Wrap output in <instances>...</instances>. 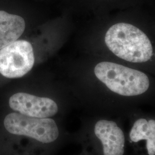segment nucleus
<instances>
[{
  "label": "nucleus",
  "instance_id": "1",
  "mask_svg": "<svg viewBox=\"0 0 155 155\" xmlns=\"http://www.w3.org/2000/svg\"><path fill=\"white\" fill-rule=\"evenodd\" d=\"M105 43L117 56L132 63L148 61L153 48L148 36L140 29L127 23L113 25L106 33Z\"/></svg>",
  "mask_w": 155,
  "mask_h": 155
},
{
  "label": "nucleus",
  "instance_id": "2",
  "mask_svg": "<svg viewBox=\"0 0 155 155\" xmlns=\"http://www.w3.org/2000/svg\"><path fill=\"white\" fill-rule=\"evenodd\" d=\"M97 78L116 94L136 96L143 94L150 87V80L144 72L112 62L103 61L94 68Z\"/></svg>",
  "mask_w": 155,
  "mask_h": 155
},
{
  "label": "nucleus",
  "instance_id": "3",
  "mask_svg": "<svg viewBox=\"0 0 155 155\" xmlns=\"http://www.w3.org/2000/svg\"><path fill=\"white\" fill-rule=\"evenodd\" d=\"M4 125L12 134L26 136L45 144L55 141L59 134L53 119L31 117L17 112L8 114L5 117Z\"/></svg>",
  "mask_w": 155,
  "mask_h": 155
},
{
  "label": "nucleus",
  "instance_id": "4",
  "mask_svg": "<svg viewBox=\"0 0 155 155\" xmlns=\"http://www.w3.org/2000/svg\"><path fill=\"white\" fill-rule=\"evenodd\" d=\"M35 63L33 47L26 40H16L0 50V74L8 78L26 75Z\"/></svg>",
  "mask_w": 155,
  "mask_h": 155
},
{
  "label": "nucleus",
  "instance_id": "5",
  "mask_svg": "<svg viewBox=\"0 0 155 155\" xmlns=\"http://www.w3.org/2000/svg\"><path fill=\"white\" fill-rule=\"evenodd\" d=\"M9 105L17 113L35 118H50L58 111V106L54 100L25 93L12 95Z\"/></svg>",
  "mask_w": 155,
  "mask_h": 155
},
{
  "label": "nucleus",
  "instance_id": "6",
  "mask_svg": "<svg viewBox=\"0 0 155 155\" xmlns=\"http://www.w3.org/2000/svg\"><path fill=\"white\" fill-rule=\"evenodd\" d=\"M94 133L103 145L104 155H123L125 136L115 122L105 120L98 121L95 125Z\"/></svg>",
  "mask_w": 155,
  "mask_h": 155
},
{
  "label": "nucleus",
  "instance_id": "7",
  "mask_svg": "<svg viewBox=\"0 0 155 155\" xmlns=\"http://www.w3.org/2000/svg\"><path fill=\"white\" fill-rule=\"evenodd\" d=\"M25 28L22 17L0 11V50L17 40Z\"/></svg>",
  "mask_w": 155,
  "mask_h": 155
},
{
  "label": "nucleus",
  "instance_id": "8",
  "mask_svg": "<svg viewBox=\"0 0 155 155\" xmlns=\"http://www.w3.org/2000/svg\"><path fill=\"white\" fill-rule=\"evenodd\" d=\"M130 140L134 143L147 140V149L149 155H155V121L140 118L134 123L130 132Z\"/></svg>",
  "mask_w": 155,
  "mask_h": 155
}]
</instances>
